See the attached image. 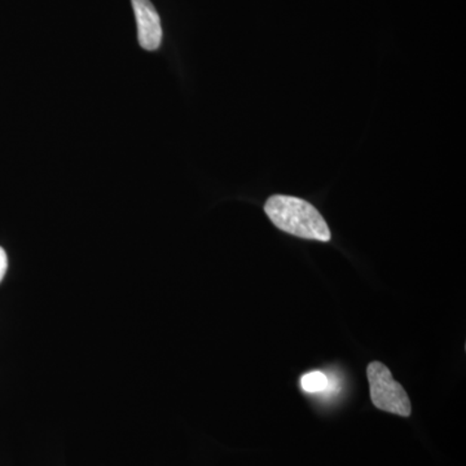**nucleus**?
Returning <instances> with one entry per match:
<instances>
[{"mask_svg":"<svg viewBox=\"0 0 466 466\" xmlns=\"http://www.w3.org/2000/svg\"><path fill=\"white\" fill-rule=\"evenodd\" d=\"M267 217L276 228L306 238L321 242L330 241L332 233L323 216L314 205L293 196L275 195L265 204Z\"/></svg>","mask_w":466,"mask_h":466,"instance_id":"f257e3e1","label":"nucleus"},{"mask_svg":"<svg viewBox=\"0 0 466 466\" xmlns=\"http://www.w3.org/2000/svg\"><path fill=\"white\" fill-rule=\"evenodd\" d=\"M367 379L373 406L392 415L410 416L412 406L410 397L403 386L395 381L390 370L385 364L377 360L370 361L367 367Z\"/></svg>","mask_w":466,"mask_h":466,"instance_id":"f03ea898","label":"nucleus"},{"mask_svg":"<svg viewBox=\"0 0 466 466\" xmlns=\"http://www.w3.org/2000/svg\"><path fill=\"white\" fill-rule=\"evenodd\" d=\"M137 24V38L147 51L158 50L162 42L161 20L150 0H131Z\"/></svg>","mask_w":466,"mask_h":466,"instance_id":"7ed1b4c3","label":"nucleus"},{"mask_svg":"<svg viewBox=\"0 0 466 466\" xmlns=\"http://www.w3.org/2000/svg\"><path fill=\"white\" fill-rule=\"evenodd\" d=\"M300 386L309 394H317V392L327 390L328 386H329V380L323 372L314 370V372H309L300 379Z\"/></svg>","mask_w":466,"mask_h":466,"instance_id":"20e7f679","label":"nucleus"},{"mask_svg":"<svg viewBox=\"0 0 466 466\" xmlns=\"http://www.w3.org/2000/svg\"><path fill=\"white\" fill-rule=\"evenodd\" d=\"M8 258L5 249L0 248V283H2L3 278H5V272H7Z\"/></svg>","mask_w":466,"mask_h":466,"instance_id":"39448f33","label":"nucleus"}]
</instances>
